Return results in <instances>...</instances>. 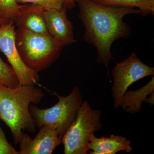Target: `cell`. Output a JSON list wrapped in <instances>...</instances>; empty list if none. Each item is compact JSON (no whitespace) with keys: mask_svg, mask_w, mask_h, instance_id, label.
Masks as SVG:
<instances>
[{"mask_svg":"<svg viewBox=\"0 0 154 154\" xmlns=\"http://www.w3.org/2000/svg\"><path fill=\"white\" fill-rule=\"evenodd\" d=\"M79 9V17L85 28L83 38L97 50L96 62L106 68L109 76V63L114 60L111 52L113 42L126 38L131 34L128 24L123 21L126 15L140 14L137 9L111 7L91 0H75Z\"/></svg>","mask_w":154,"mask_h":154,"instance_id":"6da1fadb","label":"cell"},{"mask_svg":"<svg viewBox=\"0 0 154 154\" xmlns=\"http://www.w3.org/2000/svg\"><path fill=\"white\" fill-rule=\"evenodd\" d=\"M44 96L42 90L35 85H19L11 88L0 85V119L11 130L15 144L19 143L23 131L36 132L29 106L38 104Z\"/></svg>","mask_w":154,"mask_h":154,"instance_id":"7a4b0ae2","label":"cell"},{"mask_svg":"<svg viewBox=\"0 0 154 154\" xmlns=\"http://www.w3.org/2000/svg\"><path fill=\"white\" fill-rule=\"evenodd\" d=\"M16 42L24 63L37 72L54 63L63 48L55 43L51 36L33 33L23 28L16 30Z\"/></svg>","mask_w":154,"mask_h":154,"instance_id":"3957f363","label":"cell"},{"mask_svg":"<svg viewBox=\"0 0 154 154\" xmlns=\"http://www.w3.org/2000/svg\"><path fill=\"white\" fill-rule=\"evenodd\" d=\"M53 95L58 99L57 103L49 108L41 109L31 104L29 111L37 127L50 125L55 128L62 139L76 116L82 103L80 88L74 87L71 93L66 96H60L55 91Z\"/></svg>","mask_w":154,"mask_h":154,"instance_id":"277c9868","label":"cell"},{"mask_svg":"<svg viewBox=\"0 0 154 154\" xmlns=\"http://www.w3.org/2000/svg\"><path fill=\"white\" fill-rule=\"evenodd\" d=\"M100 110L91 108L88 101L82 102L75 118L61 139L65 154H86L92 133L102 127Z\"/></svg>","mask_w":154,"mask_h":154,"instance_id":"5b68a950","label":"cell"},{"mask_svg":"<svg viewBox=\"0 0 154 154\" xmlns=\"http://www.w3.org/2000/svg\"><path fill=\"white\" fill-rule=\"evenodd\" d=\"M113 85L111 88L115 108L121 105L123 95L131 85L145 77L154 75V68L144 63L135 53L116 65L112 70Z\"/></svg>","mask_w":154,"mask_h":154,"instance_id":"8992f818","label":"cell"},{"mask_svg":"<svg viewBox=\"0 0 154 154\" xmlns=\"http://www.w3.org/2000/svg\"><path fill=\"white\" fill-rule=\"evenodd\" d=\"M15 26L12 21L0 25V50L7 57L19 84L35 85L39 81V75L25 64L19 54L16 45Z\"/></svg>","mask_w":154,"mask_h":154,"instance_id":"52a82bcc","label":"cell"},{"mask_svg":"<svg viewBox=\"0 0 154 154\" xmlns=\"http://www.w3.org/2000/svg\"><path fill=\"white\" fill-rule=\"evenodd\" d=\"M66 9H45L44 17L50 36L58 45L64 47L76 42L73 25L68 18Z\"/></svg>","mask_w":154,"mask_h":154,"instance_id":"ba28073f","label":"cell"},{"mask_svg":"<svg viewBox=\"0 0 154 154\" xmlns=\"http://www.w3.org/2000/svg\"><path fill=\"white\" fill-rule=\"evenodd\" d=\"M39 128L33 139L23 134L19 143V154H51L61 143V139L54 127L45 125Z\"/></svg>","mask_w":154,"mask_h":154,"instance_id":"9c48e42d","label":"cell"},{"mask_svg":"<svg viewBox=\"0 0 154 154\" xmlns=\"http://www.w3.org/2000/svg\"><path fill=\"white\" fill-rule=\"evenodd\" d=\"M45 8L37 5H24L20 15L15 21L18 28H23L33 33L50 36L44 17Z\"/></svg>","mask_w":154,"mask_h":154,"instance_id":"30bf717a","label":"cell"},{"mask_svg":"<svg viewBox=\"0 0 154 154\" xmlns=\"http://www.w3.org/2000/svg\"><path fill=\"white\" fill-rule=\"evenodd\" d=\"M91 154H116L121 151L130 152L132 150L131 141L121 136L111 134L109 137H96L94 133L90 135L88 143Z\"/></svg>","mask_w":154,"mask_h":154,"instance_id":"8fae6325","label":"cell"},{"mask_svg":"<svg viewBox=\"0 0 154 154\" xmlns=\"http://www.w3.org/2000/svg\"><path fill=\"white\" fill-rule=\"evenodd\" d=\"M154 78L146 85L136 91H126L123 95L120 106L127 112L131 113H138L142 108V102L149 103L154 102L147 99L149 95H154Z\"/></svg>","mask_w":154,"mask_h":154,"instance_id":"7c38bea8","label":"cell"},{"mask_svg":"<svg viewBox=\"0 0 154 154\" xmlns=\"http://www.w3.org/2000/svg\"><path fill=\"white\" fill-rule=\"evenodd\" d=\"M103 5L137 8L142 16L154 15V0H91Z\"/></svg>","mask_w":154,"mask_h":154,"instance_id":"4fadbf2b","label":"cell"},{"mask_svg":"<svg viewBox=\"0 0 154 154\" xmlns=\"http://www.w3.org/2000/svg\"><path fill=\"white\" fill-rule=\"evenodd\" d=\"M24 5H19L16 0H0V17L15 23Z\"/></svg>","mask_w":154,"mask_h":154,"instance_id":"5bb4252c","label":"cell"},{"mask_svg":"<svg viewBox=\"0 0 154 154\" xmlns=\"http://www.w3.org/2000/svg\"><path fill=\"white\" fill-rule=\"evenodd\" d=\"M0 85L11 88L19 85V81L11 66L0 57Z\"/></svg>","mask_w":154,"mask_h":154,"instance_id":"9a60e30c","label":"cell"},{"mask_svg":"<svg viewBox=\"0 0 154 154\" xmlns=\"http://www.w3.org/2000/svg\"><path fill=\"white\" fill-rule=\"evenodd\" d=\"M19 4H31L38 5L48 10L62 8L63 0H16Z\"/></svg>","mask_w":154,"mask_h":154,"instance_id":"2e32d148","label":"cell"},{"mask_svg":"<svg viewBox=\"0 0 154 154\" xmlns=\"http://www.w3.org/2000/svg\"><path fill=\"white\" fill-rule=\"evenodd\" d=\"M0 154H19L6 138L5 134L1 126L0 119Z\"/></svg>","mask_w":154,"mask_h":154,"instance_id":"e0dca14e","label":"cell"},{"mask_svg":"<svg viewBox=\"0 0 154 154\" xmlns=\"http://www.w3.org/2000/svg\"><path fill=\"white\" fill-rule=\"evenodd\" d=\"M75 6V0H63V7L67 10H71Z\"/></svg>","mask_w":154,"mask_h":154,"instance_id":"ac0fdd59","label":"cell"},{"mask_svg":"<svg viewBox=\"0 0 154 154\" xmlns=\"http://www.w3.org/2000/svg\"><path fill=\"white\" fill-rule=\"evenodd\" d=\"M8 21H8V20H6L5 19H3V18L0 17V25H2V24L8 22Z\"/></svg>","mask_w":154,"mask_h":154,"instance_id":"d6986e66","label":"cell"}]
</instances>
